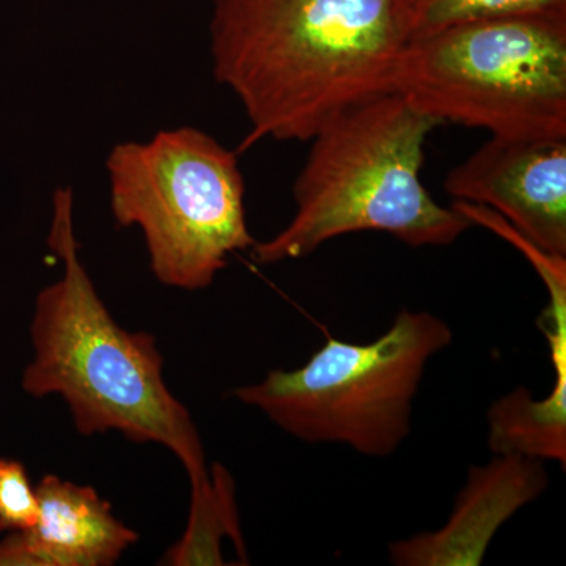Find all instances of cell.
<instances>
[{"mask_svg": "<svg viewBox=\"0 0 566 566\" xmlns=\"http://www.w3.org/2000/svg\"><path fill=\"white\" fill-rule=\"evenodd\" d=\"M403 43L392 0H212V73L243 106V148L308 142L394 92Z\"/></svg>", "mask_w": 566, "mask_h": 566, "instance_id": "6da1fadb", "label": "cell"}, {"mask_svg": "<svg viewBox=\"0 0 566 566\" xmlns=\"http://www.w3.org/2000/svg\"><path fill=\"white\" fill-rule=\"evenodd\" d=\"M48 245L62 275L36 296L33 357L22 389L32 398L61 397L82 436L117 431L139 444L163 446L185 465L191 497L207 493L212 479L202 439L167 387L156 338L115 322L82 263L71 188L54 192Z\"/></svg>", "mask_w": 566, "mask_h": 566, "instance_id": "7a4b0ae2", "label": "cell"}, {"mask_svg": "<svg viewBox=\"0 0 566 566\" xmlns=\"http://www.w3.org/2000/svg\"><path fill=\"white\" fill-rule=\"evenodd\" d=\"M441 123L390 92L352 107L312 137L293 186V218L252 245L259 264L311 255L345 234L379 232L409 248H447L472 223L422 182L424 145Z\"/></svg>", "mask_w": 566, "mask_h": 566, "instance_id": "3957f363", "label": "cell"}, {"mask_svg": "<svg viewBox=\"0 0 566 566\" xmlns=\"http://www.w3.org/2000/svg\"><path fill=\"white\" fill-rule=\"evenodd\" d=\"M394 92L441 125L566 136V11L480 18L405 41Z\"/></svg>", "mask_w": 566, "mask_h": 566, "instance_id": "277c9868", "label": "cell"}, {"mask_svg": "<svg viewBox=\"0 0 566 566\" xmlns=\"http://www.w3.org/2000/svg\"><path fill=\"white\" fill-rule=\"evenodd\" d=\"M452 342L444 319L401 308L370 344L329 337L303 367L271 370L262 381L233 389L232 397L307 444L386 458L411 434L428 364Z\"/></svg>", "mask_w": 566, "mask_h": 566, "instance_id": "5b68a950", "label": "cell"}, {"mask_svg": "<svg viewBox=\"0 0 566 566\" xmlns=\"http://www.w3.org/2000/svg\"><path fill=\"white\" fill-rule=\"evenodd\" d=\"M106 170L112 216L144 234L163 285L207 289L230 255L255 244L237 153L202 129L180 126L115 144Z\"/></svg>", "mask_w": 566, "mask_h": 566, "instance_id": "8992f818", "label": "cell"}, {"mask_svg": "<svg viewBox=\"0 0 566 566\" xmlns=\"http://www.w3.org/2000/svg\"><path fill=\"white\" fill-rule=\"evenodd\" d=\"M455 202L482 205L546 251L566 256V136H491L450 170Z\"/></svg>", "mask_w": 566, "mask_h": 566, "instance_id": "52a82bcc", "label": "cell"}, {"mask_svg": "<svg viewBox=\"0 0 566 566\" xmlns=\"http://www.w3.org/2000/svg\"><path fill=\"white\" fill-rule=\"evenodd\" d=\"M547 482L543 461L495 455L490 464L471 469L444 527L392 543L390 562L398 566L482 564L495 532L521 506L535 501Z\"/></svg>", "mask_w": 566, "mask_h": 566, "instance_id": "ba28073f", "label": "cell"}, {"mask_svg": "<svg viewBox=\"0 0 566 566\" xmlns=\"http://www.w3.org/2000/svg\"><path fill=\"white\" fill-rule=\"evenodd\" d=\"M39 520L0 539V566H111L139 542L92 486L44 475Z\"/></svg>", "mask_w": 566, "mask_h": 566, "instance_id": "9c48e42d", "label": "cell"}, {"mask_svg": "<svg viewBox=\"0 0 566 566\" xmlns=\"http://www.w3.org/2000/svg\"><path fill=\"white\" fill-rule=\"evenodd\" d=\"M212 490L200 501L191 502L185 534L163 558L164 565H223L221 543L230 538L245 560L243 534L238 517L234 482L222 464L211 465Z\"/></svg>", "mask_w": 566, "mask_h": 566, "instance_id": "30bf717a", "label": "cell"}, {"mask_svg": "<svg viewBox=\"0 0 566 566\" xmlns=\"http://www.w3.org/2000/svg\"><path fill=\"white\" fill-rule=\"evenodd\" d=\"M392 9L401 39L409 41L480 18L566 11V0H392Z\"/></svg>", "mask_w": 566, "mask_h": 566, "instance_id": "8fae6325", "label": "cell"}, {"mask_svg": "<svg viewBox=\"0 0 566 566\" xmlns=\"http://www.w3.org/2000/svg\"><path fill=\"white\" fill-rule=\"evenodd\" d=\"M39 494L24 464L0 458V532H22L39 520Z\"/></svg>", "mask_w": 566, "mask_h": 566, "instance_id": "7c38bea8", "label": "cell"}]
</instances>
